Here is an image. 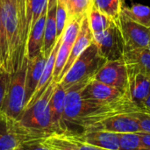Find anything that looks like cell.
Returning a JSON list of instances; mask_svg holds the SVG:
<instances>
[{"instance_id": "cell-29", "label": "cell", "mask_w": 150, "mask_h": 150, "mask_svg": "<svg viewBox=\"0 0 150 150\" xmlns=\"http://www.w3.org/2000/svg\"><path fill=\"white\" fill-rule=\"evenodd\" d=\"M0 55L3 62V66L4 70L6 71L7 64H8V57H9V47L6 38L5 30L4 28L1 18V9H0Z\"/></svg>"}, {"instance_id": "cell-24", "label": "cell", "mask_w": 150, "mask_h": 150, "mask_svg": "<svg viewBox=\"0 0 150 150\" xmlns=\"http://www.w3.org/2000/svg\"><path fill=\"white\" fill-rule=\"evenodd\" d=\"M48 0H28L26 14V33H29L36 22L39 20L43 11L47 9Z\"/></svg>"}, {"instance_id": "cell-32", "label": "cell", "mask_w": 150, "mask_h": 150, "mask_svg": "<svg viewBox=\"0 0 150 150\" xmlns=\"http://www.w3.org/2000/svg\"><path fill=\"white\" fill-rule=\"evenodd\" d=\"M20 148L22 150H49L43 144V140L31 141L25 142Z\"/></svg>"}, {"instance_id": "cell-5", "label": "cell", "mask_w": 150, "mask_h": 150, "mask_svg": "<svg viewBox=\"0 0 150 150\" xmlns=\"http://www.w3.org/2000/svg\"><path fill=\"white\" fill-rule=\"evenodd\" d=\"M28 59L25 57L17 71L11 74L2 113L18 120L25 109V76Z\"/></svg>"}, {"instance_id": "cell-15", "label": "cell", "mask_w": 150, "mask_h": 150, "mask_svg": "<svg viewBox=\"0 0 150 150\" xmlns=\"http://www.w3.org/2000/svg\"><path fill=\"white\" fill-rule=\"evenodd\" d=\"M81 142L108 150H120L119 134L102 130H89L80 134H71Z\"/></svg>"}, {"instance_id": "cell-4", "label": "cell", "mask_w": 150, "mask_h": 150, "mask_svg": "<svg viewBox=\"0 0 150 150\" xmlns=\"http://www.w3.org/2000/svg\"><path fill=\"white\" fill-rule=\"evenodd\" d=\"M107 61L103 58L97 45L92 42L76 60L67 74L58 83L67 91L77 83H88Z\"/></svg>"}, {"instance_id": "cell-8", "label": "cell", "mask_w": 150, "mask_h": 150, "mask_svg": "<svg viewBox=\"0 0 150 150\" xmlns=\"http://www.w3.org/2000/svg\"><path fill=\"white\" fill-rule=\"evenodd\" d=\"M125 43V52L149 48L150 43V27L144 26L134 21H132L120 15L116 21Z\"/></svg>"}, {"instance_id": "cell-36", "label": "cell", "mask_w": 150, "mask_h": 150, "mask_svg": "<svg viewBox=\"0 0 150 150\" xmlns=\"http://www.w3.org/2000/svg\"><path fill=\"white\" fill-rule=\"evenodd\" d=\"M0 70H1V71L4 70V66H3V62H2V59H1V55H0ZM4 71H5V70H4Z\"/></svg>"}, {"instance_id": "cell-10", "label": "cell", "mask_w": 150, "mask_h": 150, "mask_svg": "<svg viewBox=\"0 0 150 150\" xmlns=\"http://www.w3.org/2000/svg\"><path fill=\"white\" fill-rule=\"evenodd\" d=\"M129 95V92L123 93L116 88L94 79L91 80L80 92V97L82 99L87 100L89 102L102 104L115 102Z\"/></svg>"}, {"instance_id": "cell-3", "label": "cell", "mask_w": 150, "mask_h": 150, "mask_svg": "<svg viewBox=\"0 0 150 150\" xmlns=\"http://www.w3.org/2000/svg\"><path fill=\"white\" fill-rule=\"evenodd\" d=\"M1 18L5 30L9 57L6 72L10 75L18 70L25 58V51L21 42L20 24L17 0H0Z\"/></svg>"}, {"instance_id": "cell-11", "label": "cell", "mask_w": 150, "mask_h": 150, "mask_svg": "<svg viewBox=\"0 0 150 150\" xmlns=\"http://www.w3.org/2000/svg\"><path fill=\"white\" fill-rule=\"evenodd\" d=\"M83 18H76V19L68 22L66 28L63 32L62 41V44H61L60 48L57 53L54 74H53V79L55 83H57L59 76L61 75V73L69 59L72 47H73V45L76 40L77 34L79 33Z\"/></svg>"}, {"instance_id": "cell-38", "label": "cell", "mask_w": 150, "mask_h": 150, "mask_svg": "<svg viewBox=\"0 0 150 150\" xmlns=\"http://www.w3.org/2000/svg\"><path fill=\"white\" fill-rule=\"evenodd\" d=\"M149 49H150V43H149Z\"/></svg>"}, {"instance_id": "cell-28", "label": "cell", "mask_w": 150, "mask_h": 150, "mask_svg": "<svg viewBox=\"0 0 150 150\" xmlns=\"http://www.w3.org/2000/svg\"><path fill=\"white\" fill-rule=\"evenodd\" d=\"M68 24V13L66 6L62 0H57L56 8V25H57V38H60Z\"/></svg>"}, {"instance_id": "cell-25", "label": "cell", "mask_w": 150, "mask_h": 150, "mask_svg": "<svg viewBox=\"0 0 150 150\" xmlns=\"http://www.w3.org/2000/svg\"><path fill=\"white\" fill-rule=\"evenodd\" d=\"M124 0H92V4L100 11L117 21L121 14Z\"/></svg>"}, {"instance_id": "cell-17", "label": "cell", "mask_w": 150, "mask_h": 150, "mask_svg": "<svg viewBox=\"0 0 150 150\" xmlns=\"http://www.w3.org/2000/svg\"><path fill=\"white\" fill-rule=\"evenodd\" d=\"M127 73H140L150 79V49L139 48L124 53Z\"/></svg>"}, {"instance_id": "cell-23", "label": "cell", "mask_w": 150, "mask_h": 150, "mask_svg": "<svg viewBox=\"0 0 150 150\" xmlns=\"http://www.w3.org/2000/svg\"><path fill=\"white\" fill-rule=\"evenodd\" d=\"M120 15L144 26L150 27V7L148 5L135 4L130 8L123 7Z\"/></svg>"}, {"instance_id": "cell-33", "label": "cell", "mask_w": 150, "mask_h": 150, "mask_svg": "<svg viewBox=\"0 0 150 150\" xmlns=\"http://www.w3.org/2000/svg\"><path fill=\"white\" fill-rule=\"evenodd\" d=\"M71 135V134H70ZM73 136V135H72ZM74 137V136H73ZM75 138V137H74ZM76 139V138H75ZM77 143H78V150H108L105 149H102V148H98V147H95V146H91V145H89V144H86V143H83V142H79L78 140H76Z\"/></svg>"}, {"instance_id": "cell-16", "label": "cell", "mask_w": 150, "mask_h": 150, "mask_svg": "<svg viewBox=\"0 0 150 150\" xmlns=\"http://www.w3.org/2000/svg\"><path fill=\"white\" fill-rule=\"evenodd\" d=\"M65 98H66V91L62 87L60 83H56L50 101L51 121H52V128L54 134H66V127L64 124Z\"/></svg>"}, {"instance_id": "cell-22", "label": "cell", "mask_w": 150, "mask_h": 150, "mask_svg": "<svg viewBox=\"0 0 150 150\" xmlns=\"http://www.w3.org/2000/svg\"><path fill=\"white\" fill-rule=\"evenodd\" d=\"M87 17L89 19L90 26L93 34L102 33L108 29L112 24L113 20L98 9H97L91 3L89 10L87 11Z\"/></svg>"}, {"instance_id": "cell-6", "label": "cell", "mask_w": 150, "mask_h": 150, "mask_svg": "<svg viewBox=\"0 0 150 150\" xmlns=\"http://www.w3.org/2000/svg\"><path fill=\"white\" fill-rule=\"evenodd\" d=\"M93 42L97 45L100 55L106 61H118L123 58L125 43L116 21H113L105 31L93 34Z\"/></svg>"}, {"instance_id": "cell-20", "label": "cell", "mask_w": 150, "mask_h": 150, "mask_svg": "<svg viewBox=\"0 0 150 150\" xmlns=\"http://www.w3.org/2000/svg\"><path fill=\"white\" fill-rule=\"evenodd\" d=\"M56 8L57 0H48L47 18L45 25V37L42 52L46 56H49L57 40V25H56Z\"/></svg>"}, {"instance_id": "cell-7", "label": "cell", "mask_w": 150, "mask_h": 150, "mask_svg": "<svg viewBox=\"0 0 150 150\" xmlns=\"http://www.w3.org/2000/svg\"><path fill=\"white\" fill-rule=\"evenodd\" d=\"M31 141L37 139L17 120L0 114V150H15Z\"/></svg>"}, {"instance_id": "cell-35", "label": "cell", "mask_w": 150, "mask_h": 150, "mask_svg": "<svg viewBox=\"0 0 150 150\" xmlns=\"http://www.w3.org/2000/svg\"><path fill=\"white\" fill-rule=\"evenodd\" d=\"M142 110L150 112V95L149 96V98L145 100V102L143 103V105H142Z\"/></svg>"}, {"instance_id": "cell-12", "label": "cell", "mask_w": 150, "mask_h": 150, "mask_svg": "<svg viewBox=\"0 0 150 150\" xmlns=\"http://www.w3.org/2000/svg\"><path fill=\"white\" fill-rule=\"evenodd\" d=\"M89 130H102L116 134L142 132L137 119L134 118L131 113H124L109 117L86 131Z\"/></svg>"}, {"instance_id": "cell-26", "label": "cell", "mask_w": 150, "mask_h": 150, "mask_svg": "<svg viewBox=\"0 0 150 150\" xmlns=\"http://www.w3.org/2000/svg\"><path fill=\"white\" fill-rule=\"evenodd\" d=\"M66 6L68 22L83 18L89 10L92 0H62Z\"/></svg>"}, {"instance_id": "cell-2", "label": "cell", "mask_w": 150, "mask_h": 150, "mask_svg": "<svg viewBox=\"0 0 150 150\" xmlns=\"http://www.w3.org/2000/svg\"><path fill=\"white\" fill-rule=\"evenodd\" d=\"M56 83L53 81L41 97L24 109L17 120L37 140H44L54 134L51 121L50 101Z\"/></svg>"}, {"instance_id": "cell-31", "label": "cell", "mask_w": 150, "mask_h": 150, "mask_svg": "<svg viewBox=\"0 0 150 150\" xmlns=\"http://www.w3.org/2000/svg\"><path fill=\"white\" fill-rule=\"evenodd\" d=\"M11 75L6 71L0 70V114L2 113L4 103L5 100V96L7 92V87L9 84Z\"/></svg>"}, {"instance_id": "cell-27", "label": "cell", "mask_w": 150, "mask_h": 150, "mask_svg": "<svg viewBox=\"0 0 150 150\" xmlns=\"http://www.w3.org/2000/svg\"><path fill=\"white\" fill-rule=\"evenodd\" d=\"M120 150H150L142 142L139 133L119 134Z\"/></svg>"}, {"instance_id": "cell-9", "label": "cell", "mask_w": 150, "mask_h": 150, "mask_svg": "<svg viewBox=\"0 0 150 150\" xmlns=\"http://www.w3.org/2000/svg\"><path fill=\"white\" fill-rule=\"evenodd\" d=\"M94 80L118 89L123 93L128 91V73L123 59L107 61L95 75Z\"/></svg>"}, {"instance_id": "cell-21", "label": "cell", "mask_w": 150, "mask_h": 150, "mask_svg": "<svg viewBox=\"0 0 150 150\" xmlns=\"http://www.w3.org/2000/svg\"><path fill=\"white\" fill-rule=\"evenodd\" d=\"M43 144L49 150H78L76 140L70 134H54L43 140Z\"/></svg>"}, {"instance_id": "cell-37", "label": "cell", "mask_w": 150, "mask_h": 150, "mask_svg": "<svg viewBox=\"0 0 150 150\" xmlns=\"http://www.w3.org/2000/svg\"><path fill=\"white\" fill-rule=\"evenodd\" d=\"M15 150H22V149H21V148H20V147H19V148H18V149H15Z\"/></svg>"}, {"instance_id": "cell-34", "label": "cell", "mask_w": 150, "mask_h": 150, "mask_svg": "<svg viewBox=\"0 0 150 150\" xmlns=\"http://www.w3.org/2000/svg\"><path fill=\"white\" fill-rule=\"evenodd\" d=\"M142 139V142L143 143L149 148L150 149V134H145V133H142V132H140L139 133Z\"/></svg>"}, {"instance_id": "cell-14", "label": "cell", "mask_w": 150, "mask_h": 150, "mask_svg": "<svg viewBox=\"0 0 150 150\" xmlns=\"http://www.w3.org/2000/svg\"><path fill=\"white\" fill-rule=\"evenodd\" d=\"M47 56L41 52L40 54L33 59H28L26 76H25V108L34 95L39 83L40 81Z\"/></svg>"}, {"instance_id": "cell-19", "label": "cell", "mask_w": 150, "mask_h": 150, "mask_svg": "<svg viewBox=\"0 0 150 150\" xmlns=\"http://www.w3.org/2000/svg\"><path fill=\"white\" fill-rule=\"evenodd\" d=\"M128 91L133 102L142 110L150 95V79L140 73H128Z\"/></svg>"}, {"instance_id": "cell-1", "label": "cell", "mask_w": 150, "mask_h": 150, "mask_svg": "<svg viewBox=\"0 0 150 150\" xmlns=\"http://www.w3.org/2000/svg\"><path fill=\"white\" fill-rule=\"evenodd\" d=\"M87 83H77L66 91L64 124L67 134H80L104 120L142 110L130 95L115 102L102 104L82 99L80 92Z\"/></svg>"}, {"instance_id": "cell-13", "label": "cell", "mask_w": 150, "mask_h": 150, "mask_svg": "<svg viewBox=\"0 0 150 150\" xmlns=\"http://www.w3.org/2000/svg\"><path fill=\"white\" fill-rule=\"evenodd\" d=\"M92 42H93V33H92V31L91 29L89 19H88V17H87V12H86V14L83 16V18L82 19L80 30H79V33L77 34L76 40V41H75V43H74V45L72 47V49H71L70 54L69 56V59H68V61H67V62H66L61 75L59 76V78L57 80V83L62 81V79L67 74V72L69 70V69L74 64L76 60L81 55V54Z\"/></svg>"}, {"instance_id": "cell-30", "label": "cell", "mask_w": 150, "mask_h": 150, "mask_svg": "<svg viewBox=\"0 0 150 150\" xmlns=\"http://www.w3.org/2000/svg\"><path fill=\"white\" fill-rule=\"evenodd\" d=\"M131 114L137 119L142 132L150 134V112L143 110H139L132 112Z\"/></svg>"}, {"instance_id": "cell-18", "label": "cell", "mask_w": 150, "mask_h": 150, "mask_svg": "<svg viewBox=\"0 0 150 150\" xmlns=\"http://www.w3.org/2000/svg\"><path fill=\"white\" fill-rule=\"evenodd\" d=\"M47 9L43 11L42 15L36 22L33 29L31 30L25 50V57L27 59H33L42 52L44 46V37H45V25L47 18Z\"/></svg>"}]
</instances>
